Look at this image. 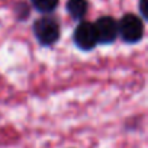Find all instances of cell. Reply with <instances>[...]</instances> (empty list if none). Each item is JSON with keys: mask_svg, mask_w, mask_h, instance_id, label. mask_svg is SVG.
<instances>
[{"mask_svg": "<svg viewBox=\"0 0 148 148\" xmlns=\"http://www.w3.org/2000/svg\"><path fill=\"white\" fill-rule=\"evenodd\" d=\"M34 8L42 13H49L58 6V0H31Z\"/></svg>", "mask_w": 148, "mask_h": 148, "instance_id": "cell-6", "label": "cell"}, {"mask_svg": "<svg viewBox=\"0 0 148 148\" xmlns=\"http://www.w3.org/2000/svg\"><path fill=\"white\" fill-rule=\"evenodd\" d=\"M118 35H121V38L128 44L139 42L144 36L142 21L135 15H125L118 23Z\"/></svg>", "mask_w": 148, "mask_h": 148, "instance_id": "cell-1", "label": "cell"}, {"mask_svg": "<svg viewBox=\"0 0 148 148\" xmlns=\"http://www.w3.org/2000/svg\"><path fill=\"white\" fill-rule=\"evenodd\" d=\"M89 9L87 0H68L67 2V12L74 19H82Z\"/></svg>", "mask_w": 148, "mask_h": 148, "instance_id": "cell-5", "label": "cell"}, {"mask_svg": "<svg viewBox=\"0 0 148 148\" xmlns=\"http://www.w3.org/2000/svg\"><path fill=\"white\" fill-rule=\"evenodd\" d=\"M74 42H76V45L79 48H82L84 51L93 49L99 44L95 25L90 22H82L76 28V31H74Z\"/></svg>", "mask_w": 148, "mask_h": 148, "instance_id": "cell-3", "label": "cell"}, {"mask_svg": "<svg viewBox=\"0 0 148 148\" xmlns=\"http://www.w3.org/2000/svg\"><path fill=\"white\" fill-rule=\"evenodd\" d=\"M95 25L97 41L102 44H110L118 38V22L110 16H103L97 19Z\"/></svg>", "mask_w": 148, "mask_h": 148, "instance_id": "cell-4", "label": "cell"}, {"mask_svg": "<svg viewBox=\"0 0 148 148\" xmlns=\"http://www.w3.org/2000/svg\"><path fill=\"white\" fill-rule=\"evenodd\" d=\"M34 34L42 45H52L60 38V25L52 18H41L34 25Z\"/></svg>", "mask_w": 148, "mask_h": 148, "instance_id": "cell-2", "label": "cell"}, {"mask_svg": "<svg viewBox=\"0 0 148 148\" xmlns=\"http://www.w3.org/2000/svg\"><path fill=\"white\" fill-rule=\"evenodd\" d=\"M148 2V0H141V2H139V9H141V13H142V16L144 18H147L148 16V12H147V3Z\"/></svg>", "mask_w": 148, "mask_h": 148, "instance_id": "cell-7", "label": "cell"}]
</instances>
